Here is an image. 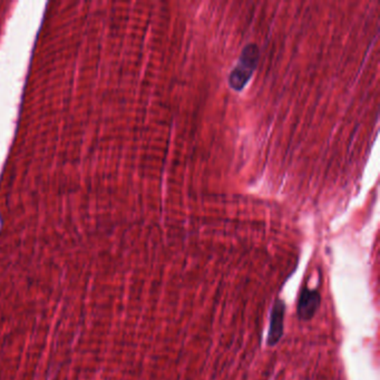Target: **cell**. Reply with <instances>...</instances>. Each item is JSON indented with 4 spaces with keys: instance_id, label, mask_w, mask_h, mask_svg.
<instances>
[{
    "instance_id": "7a4b0ae2",
    "label": "cell",
    "mask_w": 380,
    "mask_h": 380,
    "mask_svg": "<svg viewBox=\"0 0 380 380\" xmlns=\"http://www.w3.org/2000/svg\"><path fill=\"white\" fill-rule=\"evenodd\" d=\"M321 303V294L319 289H309L307 287L301 290L298 301L297 314L299 319L308 321L314 317Z\"/></svg>"
},
{
    "instance_id": "3957f363",
    "label": "cell",
    "mask_w": 380,
    "mask_h": 380,
    "mask_svg": "<svg viewBox=\"0 0 380 380\" xmlns=\"http://www.w3.org/2000/svg\"><path fill=\"white\" fill-rule=\"evenodd\" d=\"M285 312V303L283 300H276L271 311L270 325H269L268 339H267L269 347H274L276 343H279L283 338Z\"/></svg>"
},
{
    "instance_id": "6da1fadb",
    "label": "cell",
    "mask_w": 380,
    "mask_h": 380,
    "mask_svg": "<svg viewBox=\"0 0 380 380\" xmlns=\"http://www.w3.org/2000/svg\"><path fill=\"white\" fill-rule=\"evenodd\" d=\"M259 59L260 49L256 44L250 43L243 47L238 64L229 75V86L236 92L243 90L254 75Z\"/></svg>"
}]
</instances>
